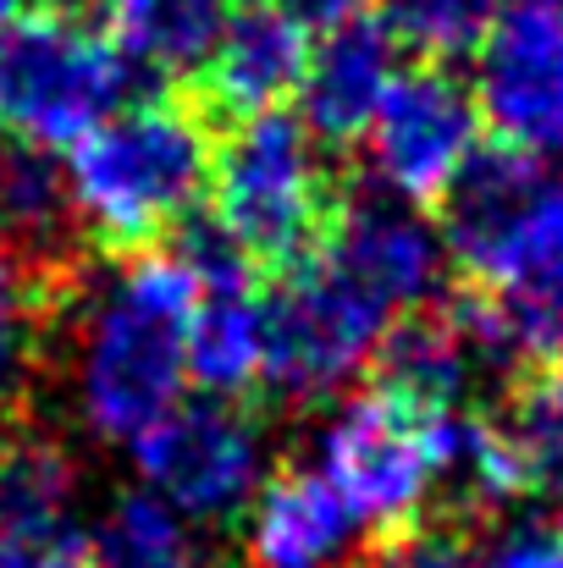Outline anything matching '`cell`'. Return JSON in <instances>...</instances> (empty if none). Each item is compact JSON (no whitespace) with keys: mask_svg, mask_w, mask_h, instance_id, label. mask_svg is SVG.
Wrapping results in <instances>:
<instances>
[{"mask_svg":"<svg viewBox=\"0 0 563 568\" xmlns=\"http://www.w3.org/2000/svg\"><path fill=\"white\" fill-rule=\"evenodd\" d=\"M199 282L178 254L139 248L78 293L67 332V397L94 442L150 436L188 386Z\"/></svg>","mask_w":563,"mask_h":568,"instance_id":"cell-1","label":"cell"},{"mask_svg":"<svg viewBox=\"0 0 563 568\" xmlns=\"http://www.w3.org/2000/svg\"><path fill=\"white\" fill-rule=\"evenodd\" d=\"M215 139L188 100H133L67 155L78 221L94 243L139 254L183 226L210 189Z\"/></svg>","mask_w":563,"mask_h":568,"instance_id":"cell-2","label":"cell"},{"mask_svg":"<svg viewBox=\"0 0 563 568\" xmlns=\"http://www.w3.org/2000/svg\"><path fill=\"white\" fill-rule=\"evenodd\" d=\"M133 89V61L111 28L44 6L22 11L0 33V139L72 150L105 116L122 111Z\"/></svg>","mask_w":563,"mask_h":568,"instance_id":"cell-3","label":"cell"},{"mask_svg":"<svg viewBox=\"0 0 563 568\" xmlns=\"http://www.w3.org/2000/svg\"><path fill=\"white\" fill-rule=\"evenodd\" d=\"M215 226L254 260L293 271L326 237L338 199L315 133L293 111L232 122L215 144Z\"/></svg>","mask_w":563,"mask_h":568,"instance_id":"cell-4","label":"cell"},{"mask_svg":"<svg viewBox=\"0 0 563 568\" xmlns=\"http://www.w3.org/2000/svg\"><path fill=\"white\" fill-rule=\"evenodd\" d=\"M442 419L414 414L381 386L343 397L321 425V475L371 541H409L442 491Z\"/></svg>","mask_w":563,"mask_h":568,"instance_id":"cell-5","label":"cell"},{"mask_svg":"<svg viewBox=\"0 0 563 568\" xmlns=\"http://www.w3.org/2000/svg\"><path fill=\"white\" fill-rule=\"evenodd\" d=\"M392 310L343 276L321 248L288 271L265 304V392L288 408H315L338 397L365 365H375Z\"/></svg>","mask_w":563,"mask_h":568,"instance_id":"cell-6","label":"cell"},{"mask_svg":"<svg viewBox=\"0 0 563 568\" xmlns=\"http://www.w3.org/2000/svg\"><path fill=\"white\" fill-rule=\"evenodd\" d=\"M448 260L475 293H503L563 248V178L509 144L481 150L442 199Z\"/></svg>","mask_w":563,"mask_h":568,"instance_id":"cell-7","label":"cell"},{"mask_svg":"<svg viewBox=\"0 0 563 568\" xmlns=\"http://www.w3.org/2000/svg\"><path fill=\"white\" fill-rule=\"evenodd\" d=\"M139 486L199 530H221L265 486V430L232 403H178L150 436L133 442Z\"/></svg>","mask_w":563,"mask_h":568,"instance_id":"cell-8","label":"cell"},{"mask_svg":"<svg viewBox=\"0 0 563 568\" xmlns=\"http://www.w3.org/2000/svg\"><path fill=\"white\" fill-rule=\"evenodd\" d=\"M475 155H481L475 89L448 61L403 67L375 122L365 128V161H371L375 189L414 210L442 204Z\"/></svg>","mask_w":563,"mask_h":568,"instance_id":"cell-9","label":"cell"},{"mask_svg":"<svg viewBox=\"0 0 563 568\" xmlns=\"http://www.w3.org/2000/svg\"><path fill=\"white\" fill-rule=\"evenodd\" d=\"M475 105L492 133L531 155L563 161V0H509L475 44Z\"/></svg>","mask_w":563,"mask_h":568,"instance_id":"cell-10","label":"cell"},{"mask_svg":"<svg viewBox=\"0 0 563 568\" xmlns=\"http://www.w3.org/2000/svg\"><path fill=\"white\" fill-rule=\"evenodd\" d=\"M321 254L354 276L365 293H375L398 321L414 315V310H431L442 282H448V243L442 232L403 199H349L326 237H321Z\"/></svg>","mask_w":563,"mask_h":568,"instance_id":"cell-11","label":"cell"},{"mask_svg":"<svg viewBox=\"0 0 563 568\" xmlns=\"http://www.w3.org/2000/svg\"><path fill=\"white\" fill-rule=\"evenodd\" d=\"M310 22H299L282 0H254L232 11L215 50L199 67V100L215 116L249 122L282 111L310 72Z\"/></svg>","mask_w":563,"mask_h":568,"instance_id":"cell-12","label":"cell"},{"mask_svg":"<svg viewBox=\"0 0 563 568\" xmlns=\"http://www.w3.org/2000/svg\"><path fill=\"white\" fill-rule=\"evenodd\" d=\"M398 28L386 11H360L310 50V72L299 89V122L315 133V144H354L375 122L398 67Z\"/></svg>","mask_w":563,"mask_h":568,"instance_id":"cell-13","label":"cell"},{"mask_svg":"<svg viewBox=\"0 0 563 568\" xmlns=\"http://www.w3.org/2000/svg\"><path fill=\"white\" fill-rule=\"evenodd\" d=\"M360 541V519L315 464H282L277 475H265L260 497L243 514L249 568H343Z\"/></svg>","mask_w":563,"mask_h":568,"instance_id":"cell-14","label":"cell"},{"mask_svg":"<svg viewBox=\"0 0 563 568\" xmlns=\"http://www.w3.org/2000/svg\"><path fill=\"white\" fill-rule=\"evenodd\" d=\"M78 237H83V221H78L72 183L56 150L0 139V248L33 265L39 276L72 287Z\"/></svg>","mask_w":563,"mask_h":568,"instance_id":"cell-15","label":"cell"},{"mask_svg":"<svg viewBox=\"0 0 563 568\" xmlns=\"http://www.w3.org/2000/svg\"><path fill=\"white\" fill-rule=\"evenodd\" d=\"M481 354L464 337L459 315L442 310H414L403 321H392L381 354H375V386L386 397H398L414 414H464V397L481 376Z\"/></svg>","mask_w":563,"mask_h":568,"instance_id":"cell-16","label":"cell"},{"mask_svg":"<svg viewBox=\"0 0 563 568\" xmlns=\"http://www.w3.org/2000/svg\"><path fill=\"white\" fill-rule=\"evenodd\" d=\"M188 381H199V392L215 403H232L265 381V304L254 298V282L199 287L188 326Z\"/></svg>","mask_w":563,"mask_h":568,"instance_id":"cell-17","label":"cell"},{"mask_svg":"<svg viewBox=\"0 0 563 568\" xmlns=\"http://www.w3.org/2000/svg\"><path fill=\"white\" fill-rule=\"evenodd\" d=\"M111 39L133 67L150 72H199L232 22V0H105Z\"/></svg>","mask_w":563,"mask_h":568,"instance_id":"cell-18","label":"cell"},{"mask_svg":"<svg viewBox=\"0 0 563 568\" xmlns=\"http://www.w3.org/2000/svg\"><path fill=\"white\" fill-rule=\"evenodd\" d=\"M89 547H94L100 568H215L199 525H188L183 514H172L144 486L122 491L100 514Z\"/></svg>","mask_w":563,"mask_h":568,"instance_id":"cell-19","label":"cell"},{"mask_svg":"<svg viewBox=\"0 0 563 568\" xmlns=\"http://www.w3.org/2000/svg\"><path fill=\"white\" fill-rule=\"evenodd\" d=\"M61 293L67 282H50L0 248V430L17 425V408L39 376L44 332L61 310Z\"/></svg>","mask_w":563,"mask_h":568,"instance_id":"cell-20","label":"cell"},{"mask_svg":"<svg viewBox=\"0 0 563 568\" xmlns=\"http://www.w3.org/2000/svg\"><path fill=\"white\" fill-rule=\"evenodd\" d=\"M78 497V464L50 430L0 436V530H50L67 525Z\"/></svg>","mask_w":563,"mask_h":568,"instance_id":"cell-21","label":"cell"},{"mask_svg":"<svg viewBox=\"0 0 563 568\" xmlns=\"http://www.w3.org/2000/svg\"><path fill=\"white\" fill-rule=\"evenodd\" d=\"M497 425L509 430L531 497H559L563 503V371L525 376L509 403L497 408Z\"/></svg>","mask_w":563,"mask_h":568,"instance_id":"cell-22","label":"cell"},{"mask_svg":"<svg viewBox=\"0 0 563 568\" xmlns=\"http://www.w3.org/2000/svg\"><path fill=\"white\" fill-rule=\"evenodd\" d=\"M509 326L514 359H531L542 371H563V248L525 271L514 287L486 293Z\"/></svg>","mask_w":563,"mask_h":568,"instance_id":"cell-23","label":"cell"},{"mask_svg":"<svg viewBox=\"0 0 563 568\" xmlns=\"http://www.w3.org/2000/svg\"><path fill=\"white\" fill-rule=\"evenodd\" d=\"M486 568H563V508L509 519L486 547Z\"/></svg>","mask_w":563,"mask_h":568,"instance_id":"cell-24","label":"cell"},{"mask_svg":"<svg viewBox=\"0 0 563 568\" xmlns=\"http://www.w3.org/2000/svg\"><path fill=\"white\" fill-rule=\"evenodd\" d=\"M0 568H100L89 536L72 525L50 530H0Z\"/></svg>","mask_w":563,"mask_h":568,"instance_id":"cell-25","label":"cell"},{"mask_svg":"<svg viewBox=\"0 0 563 568\" xmlns=\"http://www.w3.org/2000/svg\"><path fill=\"white\" fill-rule=\"evenodd\" d=\"M381 568H486V558H475L459 536H409L386 547Z\"/></svg>","mask_w":563,"mask_h":568,"instance_id":"cell-26","label":"cell"},{"mask_svg":"<svg viewBox=\"0 0 563 568\" xmlns=\"http://www.w3.org/2000/svg\"><path fill=\"white\" fill-rule=\"evenodd\" d=\"M282 6H288L299 22H326V28H338V22L371 11V0H282Z\"/></svg>","mask_w":563,"mask_h":568,"instance_id":"cell-27","label":"cell"},{"mask_svg":"<svg viewBox=\"0 0 563 568\" xmlns=\"http://www.w3.org/2000/svg\"><path fill=\"white\" fill-rule=\"evenodd\" d=\"M232 6H238V11H243V6H254V0H232Z\"/></svg>","mask_w":563,"mask_h":568,"instance_id":"cell-28","label":"cell"},{"mask_svg":"<svg viewBox=\"0 0 563 568\" xmlns=\"http://www.w3.org/2000/svg\"><path fill=\"white\" fill-rule=\"evenodd\" d=\"M497 6H509V0H497Z\"/></svg>","mask_w":563,"mask_h":568,"instance_id":"cell-29","label":"cell"}]
</instances>
